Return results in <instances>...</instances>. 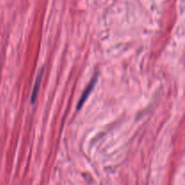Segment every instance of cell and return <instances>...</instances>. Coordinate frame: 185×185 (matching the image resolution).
<instances>
[{
  "label": "cell",
  "mask_w": 185,
  "mask_h": 185,
  "mask_svg": "<svg viewBox=\"0 0 185 185\" xmlns=\"http://www.w3.org/2000/svg\"><path fill=\"white\" fill-rule=\"evenodd\" d=\"M42 74H44V69L41 70V72H39L36 80H35V82H34V90H33V93H32V98H31V101L32 103L34 104L36 100V98H37V95H38V91H39V89H40V85H41V81H42Z\"/></svg>",
  "instance_id": "obj_1"
},
{
  "label": "cell",
  "mask_w": 185,
  "mask_h": 185,
  "mask_svg": "<svg viewBox=\"0 0 185 185\" xmlns=\"http://www.w3.org/2000/svg\"><path fill=\"white\" fill-rule=\"evenodd\" d=\"M96 81H97V78L95 77V78L93 79V80L89 84V86L86 88V90H84L82 96L80 97V101H79V104H78V109H80V108H81V106L83 105V103L85 102V100H86V98H87L89 97V95L90 94V92H91V90H92V89H93V87H94V85H95Z\"/></svg>",
  "instance_id": "obj_2"
}]
</instances>
